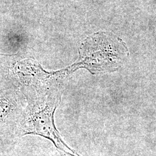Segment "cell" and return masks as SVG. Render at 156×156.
<instances>
[{"label":"cell","mask_w":156,"mask_h":156,"mask_svg":"<svg viewBox=\"0 0 156 156\" xmlns=\"http://www.w3.org/2000/svg\"><path fill=\"white\" fill-rule=\"evenodd\" d=\"M56 101L47 105L39 112L35 113L30 121L29 130L26 134H37L51 140L56 147L71 156H79L76 153L68 147L62 140L54 124L53 116L57 108Z\"/></svg>","instance_id":"6da1fadb"}]
</instances>
